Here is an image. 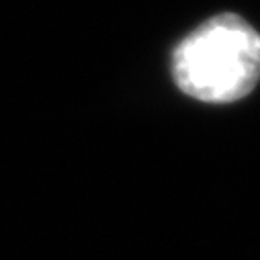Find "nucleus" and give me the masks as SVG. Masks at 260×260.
Returning <instances> with one entry per match:
<instances>
[{"mask_svg":"<svg viewBox=\"0 0 260 260\" xmlns=\"http://www.w3.org/2000/svg\"><path fill=\"white\" fill-rule=\"evenodd\" d=\"M170 66L182 94L207 105L238 103L260 80V33L236 13L215 15L176 43Z\"/></svg>","mask_w":260,"mask_h":260,"instance_id":"1","label":"nucleus"}]
</instances>
